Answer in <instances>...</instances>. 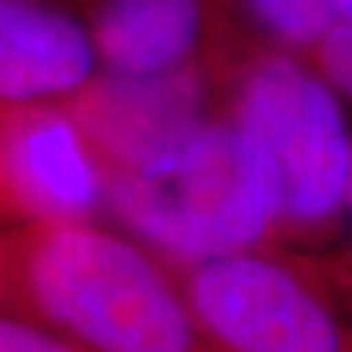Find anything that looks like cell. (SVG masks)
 Here are the masks:
<instances>
[{
	"label": "cell",
	"mask_w": 352,
	"mask_h": 352,
	"mask_svg": "<svg viewBox=\"0 0 352 352\" xmlns=\"http://www.w3.org/2000/svg\"><path fill=\"white\" fill-rule=\"evenodd\" d=\"M100 68L88 18L68 0H0V106L68 103Z\"/></svg>",
	"instance_id": "52a82bcc"
},
{
	"label": "cell",
	"mask_w": 352,
	"mask_h": 352,
	"mask_svg": "<svg viewBox=\"0 0 352 352\" xmlns=\"http://www.w3.org/2000/svg\"><path fill=\"white\" fill-rule=\"evenodd\" d=\"M106 208L173 267L279 241L273 182L223 106L150 162L106 170Z\"/></svg>",
	"instance_id": "7a4b0ae2"
},
{
	"label": "cell",
	"mask_w": 352,
	"mask_h": 352,
	"mask_svg": "<svg viewBox=\"0 0 352 352\" xmlns=\"http://www.w3.org/2000/svg\"><path fill=\"white\" fill-rule=\"evenodd\" d=\"M223 71L194 62L164 74L100 71L68 109L80 120L106 170L144 164L223 106Z\"/></svg>",
	"instance_id": "8992f818"
},
{
	"label": "cell",
	"mask_w": 352,
	"mask_h": 352,
	"mask_svg": "<svg viewBox=\"0 0 352 352\" xmlns=\"http://www.w3.org/2000/svg\"><path fill=\"white\" fill-rule=\"evenodd\" d=\"M308 59L352 103V0H338L332 24L308 50Z\"/></svg>",
	"instance_id": "9c48e42d"
},
{
	"label": "cell",
	"mask_w": 352,
	"mask_h": 352,
	"mask_svg": "<svg viewBox=\"0 0 352 352\" xmlns=\"http://www.w3.org/2000/svg\"><path fill=\"white\" fill-rule=\"evenodd\" d=\"M0 308L88 352H223L168 261L94 223H27L0 238Z\"/></svg>",
	"instance_id": "6da1fadb"
},
{
	"label": "cell",
	"mask_w": 352,
	"mask_h": 352,
	"mask_svg": "<svg viewBox=\"0 0 352 352\" xmlns=\"http://www.w3.org/2000/svg\"><path fill=\"white\" fill-rule=\"evenodd\" d=\"M173 270L223 352H352L323 273L302 258L256 247Z\"/></svg>",
	"instance_id": "277c9868"
},
{
	"label": "cell",
	"mask_w": 352,
	"mask_h": 352,
	"mask_svg": "<svg viewBox=\"0 0 352 352\" xmlns=\"http://www.w3.org/2000/svg\"><path fill=\"white\" fill-rule=\"evenodd\" d=\"M338 0H223L226 62L258 47L308 56L329 30Z\"/></svg>",
	"instance_id": "ba28073f"
},
{
	"label": "cell",
	"mask_w": 352,
	"mask_h": 352,
	"mask_svg": "<svg viewBox=\"0 0 352 352\" xmlns=\"http://www.w3.org/2000/svg\"><path fill=\"white\" fill-rule=\"evenodd\" d=\"M106 208V164L68 103L0 106V214L91 223Z\"/></svg>",
	"instance_id": "5b68a950"
},
{
	"label": "cell",
	"mask_w": 352,
	"mask_h": 352,
	"mask_svg": "<svg viewBox=\"0 0 352 352\" xmlns=\"http://www.w3.org/2000/svg\"><path fill=\"white\" fill-rule=\"evenodd\" d=\"M346 214L352 223V164H349V182H346Z\"/></svg>",
	"instance_id": "8fae6325"
},
{
	"label": "cell",
	"mask_w": 352,
	"mask_h": 352,
	"mask_svg": "<svg viewBox=\"0 0 352 352\" xmlns=\"http://www.w3.org/2000/svg\"><path fill=\"white\" fill-rule=\"evenodd\" d=\"M223 109L267 170L279 238H320L346 214L352 135L344 97L308 56L258 47L229 65Z\"/></svg>",
	"instance_id": "3957f363"
},
{
	"label": "cell",
	"mask_w": 352,
	"mask_h": 352,
	"mask_svg": "<svg viewBox=\"0 0 352 352\" xmlns=\"http://www.w3.org/2000/svg\"><path fill=\"white\" fill-rule=\"evenodd\" d=\"M0 352H88L24 314L0 308Z\"/></svg>",
	"instance_id": "30bf717a"
}]
</instances>
